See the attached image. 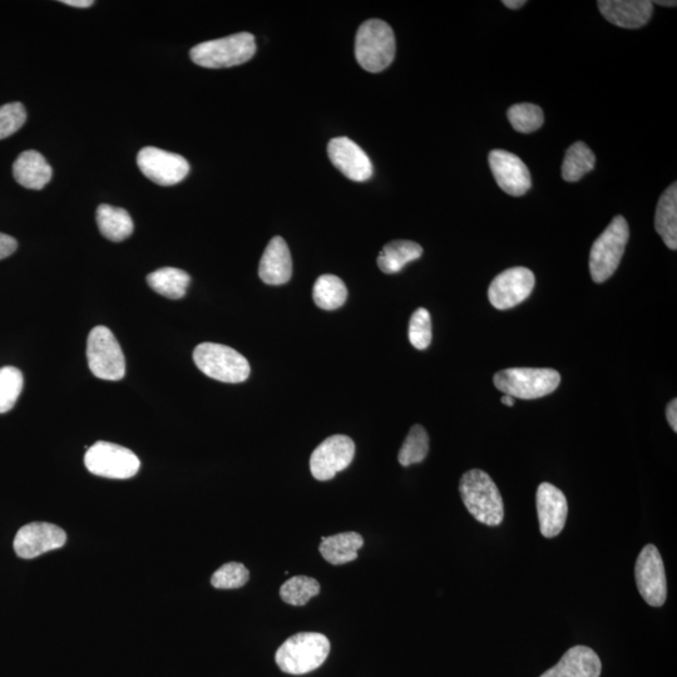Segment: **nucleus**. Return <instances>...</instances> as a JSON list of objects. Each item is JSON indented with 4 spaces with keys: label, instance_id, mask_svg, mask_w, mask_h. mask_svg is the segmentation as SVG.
Masks as SVG:
<instances>
[{
    "label": "nucleus",
    "instance_id": "nucleus-17",
    "mask_svg": "<svg viewBox=\"0 0 677 677\" xmlns=\"http://www.w3.org/2000/svg\"><path fill=\"white\" fill-rule=\"evenodd\" d=\"M536 504L542 536L553 538L560 535L568 515L565 494L551 483H542L537 489Z\"/></svg>",
    "mask_w": 677,
    "mask_h": 677
},
{
    "label": "nucleus",
    "instance_id": "nucleus-32",
    "mask_svg": "<svg viewBox=\"0 0 677 677\" xmlns=\"http://www.w3.org/2000/svg\"><path fill=\"white\" fill-rule=\"evenodd\" d=\"M508 121L513 128L521 133H532L540 128L545 121L543 111L532 103H520L510 108L507 112Z\"/></svg>",
    "mask_w": 677,
    "mask_h": 677
},
{
    "label": "nucleus",
    "instance_id": "nucleus-37",
    "mask_svg": "<svg viewBox=\"0 0 677 677\" xmlns=\"http://www.w3.org/2000/svg\"><path fill=\"white\" fill-rule=\"evenodd\" d=\"M667 422H669L672 431L677 432V400H671L666 408Z\"/></svg>",
    "mask_w": 677,
    "mask_h": 677
},
{
    "label": "nucleus",
    "instance_id": "nucleus-12",
    "mask_svg": "<svg viewBox=\"0 0 677 677\" xmlns=\"http://www.w3.org/2000/svg\"><path fill=\"white\" fill-rule=\"evenodd\" d=\"M535 284V274L530 269L518 266L503 271L489 285V303L498 310L515 308L528 299Z\"/></svg>",
    "mask_w": 677,
    "mask_h": 677
},
{
    "label": "nucleus",
    "instance_id": "nucleus-22",
    "mask_svg": "<svg viewBox=\"0 0 677 677\" xmlns=\"http://www.w3.org/2000/svg\"><path fill=\"white\" fill-rule=\"evenodd\" d=\"M319 551L331 565L340 566L358 558V551L364 545L363 537L357 532H344L331 537H321Z\"/></svg>",
    "mask_w": 677,
    "mask_h": 677
},
{
    "label": "nucleus",
    "instance_id": "nucleus-9",
    "mask_svg": "<svg viewBox=\"0 0 677 677\" xmlns=\"http://www.w3.org/2000/svg\"><path fill=\"white\" fill-rule=\"evenodd\" d=\"M84 464L95 476L130 479L140 471L141 462L130 449L108 442H97L88 448Z\"/></svg>",
    "mask_w": 677,
    "mask_h": 677
},
{
    "label": "nucleus",
    "instance_id": "nucleus-41",
    "mask_svg": "<svg viewBox=\"0 0 677 677\" xmlns=\"http://www.w3.org/2000/svg\"><path fill=\"white\" fill-rule=\"evenodd\" d=\"M652 4H659V6H664V7H676V2H665V0H659V2H652Z\"/></svg>",
    "mask_w": 677,
    "mask_h": 677
},
{
    "label": "nucleus",
    "instance_id": "nucleus-40",
    "mask_svg": "<svg viewBox=\"0 0 677 677\" xmlns=\"http://www.w3.org/2000/svg\"><path fill=\"white\" fill-rule=\"evenodd\" d=\"M501 402L507 407H513L515 405V398L510 397V395L504 394V397L501 399Z\"/></svg>",
    "mask_w": 677,
    "mask_h": 677
},
{
    "label": "nucleus",
    "instance_id": "nucleus-7",
    "mask_svg": "<svg viewBox=\"0 0 677 677\" xmlns=\"http://www.w3.org/2000/svg\"><path fill=\"white\" fill-rule=\"evenodd\" d=\"M194 362L207 377L222 383L245 382L251 372L250 364L244 355L221 344H200L195 349Z\"/></svg>",
    "mask_w": 677,
    "mask_h": 677
},
{
    "label": "nucleus",
    "instance_id": "nucleus-18",
    "mask_svg": "<svg viewBox=\"0 0 677 677\" xmlns=\"http://www.w3.org/2000/svg\"><path fill=\"white\" fill-rule=\"evenodd\" d=\"M597 6L607 21L625 29L646 26L654 12L650 0H600Z\"/></svg>",
    "mask_w": 677,
    "mask_h": 677
},
{
    "label": "nucleus",
    "instance_id": "nucleus-2",
    "mask_svg": "<svg viewBox=\"0 0 677 677\" xmlns=\"http://www.w3.org/2000/svg\"><path fill=\"white\" fill-rule=\"evenodd\" d=\"M329 654L328 637L319 632H300L279 647L275 661L285 674L304 675L319 669Z\"/></svg>",
    "mask_w": 677,
    "mask_h": 677
},
{
    "label": "nucleus",
    "instance_id": "nucleus-34",
    "mask_svg": "<svg viewBox=\"0 0 677 677\" xmlns=\"http://www.w3.org/2000/svg\"><path fill=\"white\" fill-rule=\"evenodd\" d=\"M409 342L415 349L426 350L432 343V318L424 308L415 310L409 321Z\"/></svg>",
    "mask_w": 677,
    "mask_h": 677
},
{
    "label": "nucleus",
    "instance_id": "nucleus-33",
    "mask_svg": "<svg viewBox=\"0 0 677 677\" xmlns=\"http://www.w3.org/2000/svg\"><path fill=\"white\" fill-rule=\"evenodd\" d=\"M249 578L250 572L242 563L230 562L212 575L211 585L217 590H235L244 587Z\"/></svg>",
    "mask_w": 677,
    "mask_h": 677
},
{
    "label": "nucleus",
    "instance_id": "nucleus-38",
    "mask_svg": "<svg viewBox=\"0 0 677 677\" xmlns=\"http://www.w3.org/2000/svg\"><path fill=\"white\" fill-rule=\"evenodd\" d=\"M62 3L74 8H90L95 4L93 0H62Z\"/></svg>",
    "mask_w": 677,
    "mask_h": 677
},
{
    "label": "nucleus",
    "instance_id": "nucleus-5",
    "mask_svg": "<svg viewBox=\"0 0 677 677\" xmlns=\"http://www.w3.org/2000/svg\"><path fill=\"white\" fill-rule=\"evenodd\" d=\"M493 383L499 392L512 398L531 400L555 392L561 375L553 369L510 368L494 375Z\"/></svg>",
    "mask_w": 677,
    "mask_h": 677
},
{
    "label": "nucleus",
    "instance_id": "nucleus-4",
    "mask_svg": "<svg viewBox=\"0 0 677 677\" xmlns=\"http://www.w3.org/2000/svg\"><path fill=\"white\" fill-rule=\"evenodd\" d=\"M255 53V37L251 33H237L197 44L191 49L190 57L197 66L220 69L240 66L250 61Z\"/></svg>",
    "mask_w": 677,
    "mask_h": 677
},
{
    "label": "nucleus",
    "instance_id": "nucleus-30",
    "mask_svg": "<svg viewBox=\"0 0 677 677\" xmlns=\"http://www.w3.org/2000/svg\"><path fill=\"white\" fill-rule=\"evenodd\" d=\"M429 437L426 429L422 426H414L405 438L402 448L398 454V461L403 467L412 466V464L422 463L428 456Z\"/></svg>",
    "mask_w": 677,
    "mask_h": 677
},
{
    "label": "nucleus",
    "instance_id": "nucleus-39",
    "mask_svg": "<svg viewBox=\"0 0 677 677\" xmlns=\"http://www.w3.org/2000/svg\"><path fill=\"white\" fill-rule=\"evenodd\" d=\"M525 0H503V6L510 9H520L525 6Z\"/></svg>",
    "mask_w": 677,
    "mask_h": 677
},
{
    "label": "nucleus",
    "instance_id": "nucleus-15",
    "mask_svg": "<svg viewBox=\"0 0 677 677\" xmlns=\"http://www.w3.org/2000/svg\"><path fill=\"white\" fill-rule=\"evenodd\" d=\"M488 160L499 189L515 197L526 195L530 191V170L520 157L511 152L494 150L489 153Z\"/></svg>",
    "mask_w": 677,
    "mask_h": 677
},
{
    "label": "nucleus",
    "instance_id": "nucleus-28",
    "mask_svg": "<svg viewBox=\"0 0 677 677\" xmlns=\"http://www.w3.org/2000/svg\"><path fill=\"white\" fill-rule=\"evenodd\" d=\"M313 298L320 309L336 310L347 301L348 289L338 276L321 275L314 285Z\"/></svg>",
    "mask_w": 677,
    "mask_h": 677
},
{
    "label": "nucleus",
    "instance_id": "nucleus-20",
    "mask_svg": "<svg viewBox=\"0 0 677 677\" xmlns=\"http://www.w3.org/2000/svg\"><path fill=\"white\" fill-rule=\"evenodd\" d=\"M293 275V261L285 240L275 236L266 246L259 265L260 279L268 285H284L289 283Z\"/></svg>",
    "mask_w": 677,
    "mask_h": 677
},
{
    "label": "nucleus",
    "instance_id": "nucleus-19",
    "mask_svg": "<svg viewBox=\"0 0 677 677\" xmlns=\"http://www.w3.org/2000/svg\"><path fill=\"white\" fill-rule=\"evenodd\" d=\"M599 655L590 647L578 645L568 650L552 669L540 677H600Z\"/></svg>",
    "mask_w": 677,
    "mask_h": 677
},
{
    "label": "nucleus",
    "instance_id": "nucleus-27",
    "mask_svg": "<svg viewBox=\"0 0 677 677\" xmlns=\"http://www.w3.org/2000/svg\"><path fill=\"white\" fill-rule=\"evenodd\" d=\"M596 157L591 148L583 142H576L568 148L563 160L562 177L567 182L580 181L595 168Z\"/></svg>",
    "mask_w": 677,
    "mask_h": 677
},
{
    "label": "nucleus",
    "instance_id": "nucleus-36",
    "mask_svg": "<svg viewBox=\"0 0 677 677\" xmlns=\"http://www.w3.org/2000/svg\"><path fill=\"white\" fill-rule=\"evenodd\" d=\"M18 247L16 239L6 234H0V260L7 259Z\"/></svg>",
    "mask_w": 677,
    "mask_h": 677
},
{
    "label": "nucleus",
    "instance_id": "nucleus-8",
    "mask_svg": "<svg viewBox=\"0 0 677 677\" xmlns=\"http://www.w3.org/2000/svg\"><path fill=\"white\" fill-rule=\"evenodd\" d=\"M88 365L93 375L117 382L126 375V359L116 336L106 326L93 328L87 342Z\"/></svg>",
    "mask_w": 677,
    "mask_h": 677
},
{
    "label": "nucleus",
    "instance_id": "nucleus-11",
    "mask_svg": "<svg viewBox=\"0 0 677 677\" xmlns=\"http://www.w3.org/2000/svg\"><path fill=\"white\" fill-rule=\"evenodd\" d=\"M636 585L642 599L652 607L664 606L667 583L664 561L654 545L642 548L635 566Z\"/></svg>",
    "mask_w": 677,
    "mask_h": 677
},
{
    "label": "nucleus",
    "instance_id": "nucleus-35",
    "mask_svg": "<svg viewBox=\"0 0 677 677\" xmlns=\"http://www.w3.org/2000/svg\"><path fill=\"white\" fill-rule=\"evenodd\" d=\"M27 121L26 108L19 102L0 106V140L14 135Z\"/></svg>",
    "mask_w": 677,
    "mask_h": 677
},
{
    "label": "nucleus",
    "instance_id": "nucleus-24",
    "mask_svg": "<svg viewBox=\"0 0 677 677\" xmlns=\"http://www.w3.org/2000/svg\"><path fill=\"white\" fill-rule=\"evenodd\" d=\"M423 255V247L413 241H393L384 246L378 256L379 269L384 274H397L405 265L418 260Z\"/></svg>",
    "mask_w": 677,
    "mask_h": 677
},
{
    "label": "nucleus",
    "instance_id": "nucleus-16",
    "mask_svg": "<svg viewBox=\"0 0 677 677\" xmlns=\"http://www.w3.org/2000/svg\"><path fill=\"white\" fill-rule=\"evenodd\" d=\"M328 153L331 163L347 179L364 182L372 177V161L367 153L348 137L333 138L329 142Z\"/></svg>",
    "mask_w": 677,
    "mask_h": 677
},
{
    "label": "nucleus",
    "instance_id": "nucleus-21",
    "mask_svg": "<svg viewBox=\"0 0 677 677\" xmlns=\"http://www.w3.org/2000/svg\"><path fill=\"white\" fill-rule=\"evenodd\" d=\"M52 167L37 151H26L13 165V176L19 185L29 190H42L52 180Z\"/></svg>",
    "mask_w": 677,
    "mask_h": 677
},
{
    "label": "nucleus",
    "instance_id": "nucleus-3",
    "mask_svg": "<svg viewBox=\"0 0 677 677\" xmlns=\"http://www.w3.org/2000/svg\"><path fill=\"white\" fill-rule=\"evenodd\" d=\"M355 57L360 66L370 73H379L388 68L395 57L392 27L380 19L364 22L355 39Z\"/></svg>",
    "mask_w": 677,
    "mask_h": 677
},
{
    "label": "nucleus",
    "instance_id": "nucleus-29",
    "mask_svg": "<svg viewBox=\"0 0 677 677\" xmlns=\"http://www.w3.org/2000/svg\"><path fill=\"white\" fill-rule=\"evenodd\" d=\"M320 594V585L315 578L296 576L286 581L280 588L281 599L291 606H304Z\"/></svg>",
    "mask_w": 677,
    "mask_h": 677
},
{
    "label": "nucleus",
    "instance_id": "nucleus-6",
    "mask_svg": "<svg viewBox=\"0 0 677 677\" xmlns=\"http://www.w3.org/2000/svg\"><path fill=\"white\" fill-rule=\"evenodd\" d=\"M629 237V224L625 217L616 216L594 242L590 252V273L595 283H605L615 274L624 256Z\"/></svg>",
    "mask_w": 677,
    "mask_h": 677
},
{
    "label": "nucleus",
    "instance_id": "nucleus-1",
    "mask_svg": "<svg viewBox=\"0 0 677 677\" xmlns=\"http://www.w3.org/2000/svg\"><path fill=\"white\" fill-rule=\"evenodd\" d=\"M464 506L478 522L496 527L504 518L501 492L489 474L481 469H471L463 474L459 484Z\"/></svg>",
    "mask_w": 677,
    "mask_h": 677
},
{
    "label": "nucleus",
    "instance_id": "nucleus-26",
    "mask_svg": "<svg viewBox=\"0 0 677 677\" xmlns=\"http://www.w3.org/2000/svg\"><path fill=\"white\" fill-rule=\"evenodd\" d=\"M147 283L157 294L172 300L184 298L191 283L190 275L176 268H162L147 276Z\"/></svg>",
    "mask_w": 677,
    "mask_h": 677
},
{
    "label": "nucleus",
    "instance_id": "nucleus-23",
    "mask_svg": "<svg viewBox=\"0 0 677 677\" xmlns=\"http://www.w3.org/2000/svg\"><path fill=\"white\" fill-rule=\"evenodd\" d=\"M655 229L670 250L677 249V185L676 182L661 195L657 204Z\"/></svg>",
    "mask_w": 677,
    "mask_h": 677
},
{
    "label": "nucleus",
    "instance_id": "nucleus-14",
    "mask_svg": "<svg viewBox=\"0 0 677 677\" xmlns=\"http://www.w3.org/2000/svg\"><path fill=\"white\" fill-rule=\"evenodd\" d=\"M67 535L61 527L47 522L29 523L14 538V551L23 560H32L43 553L58 550L66 545Z\"/></svg>",
    "mask_w": 677,
    "mask_h": 677
},
{
    "label": "nucleus",
    "instance_id": "nucleus-25",
    "mask_svg": "<svg viewBox=\"0 0 677 677\" xmlns=\"http://www.w3.org/2000/svg\"><path fill=\"white\" fill-rule=\"evenodd\" d=\"M96 219L103 237L113 242L128 239L135 229L130 214L120 207L101 205L97 209Z\"/></svg>",
    "mask_w": 677,
    "mask_h": 677
},
{
    "label": "nucleus",
    "instance_id": "nucleus-10",
    "mask_svg": "<svg viewBox=\"0 0 677 677\" xmlns=\"http://www.w3.org/2000/svg\"><path fill=\"white\" fill-rule=\"evenodd\" d=\"M137 165L148 180L160 186H175L190 172L186 158L156 147H145L138 152Z\"/></svg>",
    "mask_w": 677,
    "mask_h": 677
},
{
    "label": "nucleus",
    "instance_id": "nucleus-31",
    "mask_svg": "<svg viewBox=\"0 0 677 677\" xmlns=\"http://www.w3.org/2000/svg\"><path fill=\"white\" fill-rule=\"evenodd\" d=\"M23 384L21 370L14 367L0 369V414L9 412L16 405Z\"/></svg>",
    "mask_w": 677,
    "mask_h": 677
},
{
    "label": "nucleus",
    "instance_id": "nucleus-13",
    "mask_svg": "<svg viewBox=\"0 0 677 677\" xmlns=\"http://www.w3.org/2000/svg\"><path fill=\"white\" fill-rule=\"evenodd\" d=\"M355 456V444L347 436H333L315 448L310 458V471L318 481H330L347 469Z\"/></svg>",
    "mask_w": 677,
    "mask_h": 677
}]
</instances>
